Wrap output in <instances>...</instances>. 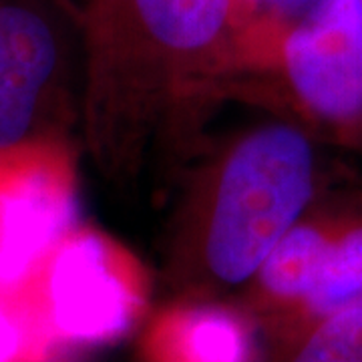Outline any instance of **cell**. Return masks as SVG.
Returning <instances> with one entry per match:
<instances>
[{
  "mask_svg": "<svg viewBox=\"0 0 362 362\" xmlns=\"http://www.w3.org/2000/svg\"><path fill=\"white\" fill-rule=\"evenodd\" d=\"M54 78L21 59L0 54V151L39 141L35 131Z\"/></svg>",
  "mask_w": 362,
  "mask_h": 362,
  "instance_id": "cell-8",
  "label": "cell"
},
{
  "mask_svg": "<svg viewBox=\"0 0 362 362\" xmlns=\"http://www.w3.org/2000/svg\"><path fill=\"white\" fill-rule=\"evenodd\" d=\"M310 2L312 0H268L259 21L246 35V42H250L254 49L258 47V51L262 52L274 51L288 26V21L300 16Z\"/></svg>",
  "mask_w": 362,
  "mask_h": 362,
  "instance_id": "cell-11",
  "label": "cell"
},
{
  "mask_svg": "<svg viewBox=\"0 0 362 362\" xmlns=\"http://www.w3.org/2000/svg\"><path fill=\"white\" fill-rule=\"evenodd\" d=\"M354 308H362V226L334 233L316 284L290 330L280 338L326 316Z\"/></svg>",
  "mask_w": 362,
  "mask_h": 362,
  "instance_id": "cell-7",
  "label": "cell"
},
{
  "mask_svg": "<svg viewBox=\"0 0 362 362\" xmlns=\"http://www.w3.org/2000/svg\"><path fill=\"white\" fill-rule=\"evenodd\" d=\"M77 228L71 157L52 139L0 151V292L18 290Z\"/></svg>",
  "mask_w": 362,
  "mask_h": 362,
  "instance_id": "cell-4",
  "label": "cell"
},
{
  "mask_svg": "<svg viewBox=\"0 0 362 362\" xmlns=\"http://www.w3.org/2000/svg\"><path fill=\"white\" fill-rule=\"evenodd\" d=\"M259 324L226 300H173L147 322L143 362H262Z\"/></svg>",
  "mask_w": 362,
  "mask_h": 362,
  "instance_id": "cell-6",
  "label": "cell"
},
{
  "mask_svg": "<svg viewBox=\"0 0 362 362\" xmlns=\"http://www.w3.org/2000/svg\"><path fill=\"white\" fill-rule=\"evenodd\" d=\"M83 37L87 141L119 180L246 63L235 0H89Z\"/></svg>",
  "mask_w": 362,
  "mask_h": 362,
  "instance_id": "cell-1",
  "label": "cell"
},
{
  "mask_svg": "<svg viewBox=\"0 0 362 362\" xmlns=\"http://www.w3.org/2000/svg\"><path fill=\"white\" fill-rule=\"evenodd\" d=\"M18 292L61 352L113 342L147 306V278L135 258L103 233L78 226Z\"/></svg>",
  "mask_w": 362,
  "mask_h": 362,
  "instance_id": "cell-3",
  "label": "cell"
},
{
  "mask_svg": "<svg viewBox=\"0 0 362 362\" xmlns=\"http://www.w3.org/2000/svg\"><path fill=\"white\" fill-rule=\"evenodd\" d=\"M278 61L300 105L320 121L362 117V0H312L286 26Z\"/></svg>",
  "mask_w": 362,
  "mask_h": 362,
  "instance_id": "cell-5",
  "label": "cell"
},
{
  "mask_svg": "<svg viewBox=\"0 0 362 362\" xmlns=\"http://www.w3.org/2000/svg\"><path fill=\"white\" fill-rule=\"evenodd\" d=\"M314 149L292 123L240 135L206 169L183 218L169 284L175 300H223L247 288L314 194Z\"/></svg>",
  "mask_w": 362,
  "mask_h": 362,
  "instance_id": "cell-2",
  "label": "cell"
},
{
  "mask_svg": "<svg viewBox=\"0 0 362 362\" xmlns=\"http://www.w3.org/2000/svg\"><path fill=\"white\" fill-rule=\"evenodd\" d=\"M61 354L21 292H0V362H57Z\"/></svg>",
  "mask_w": 362,
  "mask_h": 362,
  "instance_id": "cell-10",
  "label": "cell"
},
{
  "mask_svg": "<svg viewBox=\"0 0 362 362\" xmlns=\"http://www.w3.org/2000/svg\"><path fill=\"white\" fill-rule=\"evenodd\" d=\"M238 4V18H240V26L242 33L246 37L247 33L254 28V25L259 21V16L264 13L268 0H235Z\"/></svg>",
  "mask_w": 362,
  "mask_h": 362,
  "instance_id": "cell-12",
  "label": "cell"
},
{
  "mask_svg": "<svg viewBox=\"0 0 362 362\" xmlns=\"http://www.w3.org/2000/svg\"><path fill=\"white\" fill-rule=\"evenodd\" d=\"M262 362H362V308L338 312L272 340Z\"/></svg>",
  "mask_w": 362,
  "mask_h": 362,
  "instance_id": "cell-9",
  "label": "cell"
}]
</instances>
